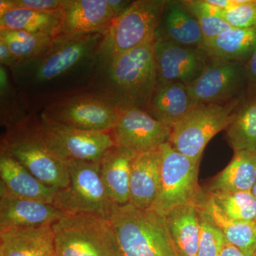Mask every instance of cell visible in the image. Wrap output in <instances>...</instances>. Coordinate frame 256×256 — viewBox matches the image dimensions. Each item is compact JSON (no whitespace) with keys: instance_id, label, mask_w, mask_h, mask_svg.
<instances>
[{"instance_id":"6da1fadb","label":"cell","mask_w":256,"mask_h":256,"mask_svg":"<svg viewBox=\"0 0 256 256\" xmlns=\"http://www.w3.org/2000/svg\"><path fill=\"white\" fill-rule=\"evenodd\" d=\"M153 44L98 63L102 78L98 90L121 110H148L158 85Z\"/></svg>"},{"instance_id":"7a4b0ae2","label":"cell","mask_w":256,"mask_h":256,"mask_svg":"<svg viewBox=\"0 0 256 256\" xmlns=\"http://www.w3.org/2000/svg\"><path fill=\"white\" fill-rule=\"evenodd\" d=\"M108 220L122 256H180L164 217L154 210L114 205Z\"/></svg>"},{"instance_id":"3957f363","label":"cell","mask_w":256,"mask_h":256,"mask_svg":"<svg viewBox=\"0 0 256 256\" xmlns=\"http://www.w3.org/2000/svg\"><path fill=\"white\" fill-rule=\"evenodd\" d=\"M0 154L16 160L48 186L60 190L70 183L66 162L50 151L35 120L24 118L6 126L1 138Z\"/></svg>"},{"instance_id":"277c9868","label":"cell","mask_w":256,"mask_h":256,"mask_svg":"<svg viewBox=\"0 0 256 256\" xmlns=\"http://www.w3.org/2000/svg\"><path fill=\"white\" fill-rule=\"evenodd\" d=\"M104 34H60L50 50L40 56L21 60L11 68L20 82H45L60 78L92 58L97 60Z\"/></svg>"},{"instance_id":"5b68a950","label":"cell","mask_w":256,"mask_h":256,"mask_svg":"<svg viewBox=\"0 0 256 256\" xmlns=\"http://www.w3.org/2000/svg\"><path fill=\"white\" fill-rule=\"evenodd\" d=\"M56 256H122L110 222L92 214H65L52 225Z\"/></svg>"},{"instance_id":"8992f818","label":"cell","mask_w":256,"mask_h":256,"mask_svg":"<svg viewBox=\"0 0 256 256\" xmlns=\"http://www.w3.org/2000/svg\"><path fill=\"white\" fill-rule=\"evenodd\" d=\"M165 0L132 1L114 18L101 42L98 63L138 47L153 44L164 12Z\"/></svg>"},{"instance_id":"52a82bcc","label":"cell","mask_w":256,"mask_h":256,"mask_svg":"<svg viewBox=\"0 0 256 256\" xmlns=\"http://www.w3.org/2000/svg\"><path fill=\"white\" fill-rule=\"evenodd\" d=\"M246 97L227 104H196L172 128L169 142L182 154L201 162L207 144L228 127Z\"/></svg>"},{"instance_id":"ba28073f","label":"cell","mask_w":256,"mask_h":256,"mask_svg":"<svg viewBox=\"0 0 256 256\" xmlns=\"http://www.w3.org/2000/svg\"><path fill=\"white\" fill-rule=\"evenodd\" d=\"M161 182L159 194L151 210L161 216L183 205L200 206L205 192L198 182L200 162L175 150L169 142L160 146Z\"/></svg>"},{"instance_id":"9c48e42d","label":"cell","mask_w":256,"mask_h":256,"mask_svg":"<svg viewBox=\"0 0 256 256\" xmlns=\"http://www.w3.org/2000/svg\"><path fill=\"white\" fill-rule=\"evenodd\" d=\"M65 162L70 183L58 190L54 206L65 214H92L108 220L114 204L101 180L99 162Z\"/></svg>"},{"instance_id":"30bf717a","label":"cell","mask_w":256,"mask_h":256,"mask_svg":"<svg viewBox=\"0 0 256 256\" xmlns=\"http://www.w3.org/2000/svg\"><path fill=\"white\" fill-rule=\"evenodd\" d=\"M122 110L98 90L82 92L52 101L44 112L66 126L96 132H110Z\"/></svg>"},{"instance_id":"8fae6325","label":"cell","mask_w":256,"mask_h":256,"mask_svg":"<svg viewBox=\"0 0 256 256\" xmlns=\"http://www.w3.org/2000/svg\"><path fill=\"white\" fill-rule=\"evenodd\" d=\"M50 151L65 162L68 160L100 162L116 146L112 132L84 130L56 122L45 112L35 120Z\"/></svg>"},{"instance_id":"7c38bea8","label":"cell","mask_w":256,"mask_h":256,"mask_svg":"<svg viewBox=\"0 0 256 256\" xmlns=\"http://www.w3.org/2000/svg\"><path fill=\"white\" fill-rule=\"evenodd\" d=\"M188 88L196 104H227L246 97V64L210 57L206 68Z\"/></svg>"},{"instance_id":"4fadbf2b","label":"cell","mask_w":256,"mask_h":256,"mask_svg":"<svg viewBox=\"0 0 256 256\" xmlns=\"http://www.w3.org/2000/svg\"><path fill=\"white\" fill-rule=\"evenodd\" d=\"M158 84L190 85L206 68L210 56L204 48L182 46L161 40L153 44Z\"/></svg>"},{"instance_id":"5bb4252c","label":"cell","mask_w":256,"mask_h":256,"mask_svg":"<svg viewBox=\"0 0 256 256\" xmlns=\"http://www.w3.org/2000/svg\"><path fill=\"white\" fill-rule=\"evenodd\" d=\"M172 128L140 109L122 110L111 131L114 144L139 154L156 150L168 142Z\"/></svg>"},{"instance_id":"9a60e30c","label":"cell","mask_w":256,"mask_h":256,"mask_svg":"<svg viewBox=\"0 0 256 256\" xmlns=\"http://www.w3.org/2000/svg\"><path fill=\"white\" fill-rule=\"evenodd\" d=\"M64 214L53 204L15 196L0 183V232L52 225Z\"/></svg>"},{"instance_id":"2e32d148","label":"cell","mask_w":256,"mask_h":256,"mask_svg":"<svg viewBox=\"0 0 256 256\" xmlns=\"http://www.w3.org/2000/svg\"><path fill=\"white\" fill-rule=\"evenodd\" d=\"M58 18L60 34L104 35L114 18L107 0H64Z\"/></svg>"},{"instance_id":"e0dca14e","label":"cell","mask_w":256,"mask_h":256,"mask_svg":"<svg viewBox=\"0 0 256 256\" xmlns=\"http://www.w3.org/2000/svg\"><path fill=\"white\" fill-rule=\"evenodd\" d=\"M156 40L204 50L206 47V40L196 18L182 1L166 2Z\"/></svg>"},{"instance_id":"ac0fdd59","label":"cell","mask_w":256,"mask_h":256,"mask_svg":"<svg viewBox=\"0 0 256 256\" xmlns=\"http://www.w3.org/2000/svg\"><path fill=\"white\" fill-rule=\"evenodd\" d=\"M160 182V148L137 154L131 165L130 204L141 210H151L159 194Z\"/></svg>"},{"instance_id":"d6986e66","label":"cell","mask_w":256,"mask_h":256,"mask_svg":"<svg viewBox=\"0 0 256 256\" xmlns=\"http://www.w3.org/2000/svg\"><path fill=\"white\" fill-rule=\"evenodd\" d=\"M0 252L4 256H56L52 225L2 230Z\"/></svg>"},{"instance_id":"ffe728a7","label":"cell","mask_w":256,"mask_h":256,"mask_svg":"<svg viewBox=\"0 0 256 256\" xmlns=\"http://www.w3.org/2000/svg\"><path fill=\"white\" fill-rule=\"evenodd\" d=\"M0 183L6 191L20 198L53 204L58 188L38 180L11 156L0 154Z\"/></svg>"},{"instance_id":"44dd1931","label":"cell","mask_w":256,"mask_h":256,"mask_svg":"<svg viewBox=\"0 0 256 256\" xmlns=\"http://www.w3.org/2000/svg\"><path fill=\"white\" fill-rule=\"evenodd\" d=\"M137 154L114 146L106 152L100 162L101 180L112 204L130 203L131 165Z\"/></svg>"},{"instance_id":"7402d4cb","label":"cell","mask_w":256,"mask_h":256,"mask_svg":"<svg viewBox=\"0 0 256 256\" xmlns=\"http://www.w3.org/2000/svg\"><path fill=\"white\" fill-rule=\"evenodd\" d=\"M195 105L188 85L180 82L158 84L146 112L172 128Z\"/></svg>"},{"instance_id":"603a6c76","label":"cell","mask_w":256,"mask_h":256,"mask_svg":"<svg viewBox=\"0 0 256 256\" xmlns=\"http://www.w3.org/2000/svg\"><path fill=\"white\" fill-rule=\"evenodd\" d=\"M164 218L178 255L197 256L200 236L198 206L188 204L175 207Z\"/></svg>"},{"instance_id":"cb8c5ba5","label":"cell","mask_w":256,"mask_h":256,"mask_svg":"<svg viewBox=\"0 0 256 256\" xmlns=\"http://www.w3.org/2000/svg\"><path fill=\"white\" fill-rule=\"evenodd\" d=\"M210 215L216 225L223 232L227 242L236 247L246 256L256 252V222H242L227 216L205 192L200 206Z\"/></svg>"},{"instance_id":"d4e9b609","label":"cell","mask_w":256,"mask_h":256,"mask_svg":"<svg viewBox=\"0 0 256 256\" xmlns=\"http://www.w3.org/2000/svg\"><path fill=\"white\" fill-rule=\"evenodd\" d=\"M256 182V152H236L229 164L212 180L207 191H252Z\"/></svg>"},{"instance_id":"484cf974","label":"cell","mask_w":256,"mask_h":256,"mask_svg":"<svg viewBox=\"0 0 256 256\" xmlns=\"http://www.w3.org/2000/svg\"><path fill=\"white\" fill-rule=\"evenodd\" d=\"M256 48V28H233L206 42L210 57L246 64Z\"/></svg>"},{"instance_id":"4316f807","label":"cell","mask_w":256,"mask_h":256,"mask_svg":"<svg viewBox=\"0 0 256 256\" xmlns=\"http://www.w3.org/2000/svg\"><path fill=\"white\" fill-rule=\"evenodd\" d=\"M21 30L55 37L60 34L58 14L26 9L0 12V30Z\"/></svg>"},{"instance_id":"83f0119b","label":"cell","mask_w":256,"mask_h":256,"mask_svg":"<svg viewBox=\"0 0 256 256\" xmlns=\"http://www.w3.org/2000/svg\"><path fill=\"white\" fill-rule=\"evenodd\" d=\"M225 131L226 139L234 152H256V96L244 99Z\"/></svg>"},{"instance_id":"f1b7e54d","label":"cell","mask_w":256,"mask_h":256,"mask_svg":"<svg viewBox=\"0 0 256 256\" xmlns=\"http://www.w3.org/2000/svg\"><path fill=\"white\" fill-rule=\"evenodd\" d=\"M54 37L21 30H0L3 40L20 62L40 56L50 50Z\"/></svg>"},{"instance_id":"f546056e","label":"cell","mask_w":256,"mask_h":256,"mask_svg":"<svg viewBox=\"0 0 256 256\" xmlns=\"http://www.w3.org/2000/svg\"><path fill=\"white\" fill-rule=\"evenodd\" d=\"M206 192L229 218L242 222H256V200L252 191Z\"/></svg>"},{"instance_id":"4dcf8cb0","label":"cell","mask_w":256,"mask_h":256,"mask_svg":"<svg viewBox=\"0 0 256 256\" xmlns=\"http://www.w3.org/2000/svg\"><path fill=\"white\" fill-rule=\"evenodd\" d=\"M198 208L200 236L197 256H220L227 240L220 229L202 207Z\"/></svg>"},{"instance_id":"1f68e13d","label":"cell","mask_w":256,"mask_h":256,"mask_svg":"<svg viewBox=\"0 0 256 256\" xmlns=\"http://www.w3.org/2000/svg\"><path fill=\"white\" fill-rule=\"evenodd\" d=\"M182 2L196 18L206 42L213 40L224 32L232 28L223 18L212 16L202 10L196 0Z\"/></svg>"},{"instance_id":"d6a6232c","label":"cell","mask_w":256,"mask_h":256,"mask_svg":"<svg viewBox=\"0 0 256 256\" xmlns=\"http://www.w3.org/2000/svg\"><path fill=\"white\" fill-rule=\"evenodd\" d=\"M220 18L237 28H256V0H240V4L226 10Z\"/></svg>"},{"instance_id":"836d02e7","label":"cell","mask_w":256,"mask_h":256,"mask_svg":"<svg viewBox=\"0 0 256 256\" xmlns=\"http://www.w3.org/2000/svg\"><path fill=\"white\" fill-rule=\"evenodd\" d=\"M64 0H1L0 12L10 9H26L58 14Z\"/></svg>"},{"instance_id":"e575fe53","label":"cell","mask_w":256,"mask_h":256,"mask_svg":"<svg viewBox=\"0 0 256 256\" xmlns=\"http://www.w3.org/2000/svg\"><path fill=\"white\" fill-rule=\"evenodd\" d=\"M247 77L246 98L256 96V48L250 60L246 64Z\"/></svg>"},{"instance_id":"d590c367","label":"cell","mask_w":256,"mask_h":256,"mask_svg":"<svg viewBox=\"0 0 256 256\" xmlns=\"http://www.w3.org/2000/svg\"><path fill=\"white\" fill-rule=\"evenodd\" d=\"M18 62L20 60L13 55L6 43L3 40H0V63H1V66L10 67L11 68Z\"/></svg>"},{"instance_id":"8d00e7d4","label":"cell","mask_w":256,"mask_h":256,"mask_svg":"<svg viewBox=\"0 0 256 256\" xmlns=\"http://www.w3.org/2000/svg\"><path fill=\"white\" fill-rule=\"evenodd\" d=\"M114 18H117L120 14L127 9L132 1H124V0H107Z\"/></svg>"},{"instance_id":"74e56055","label":"cell","mask_w":256,"mask_h":256,"mask_svg":"<svg viewBox=\"0 0 256 256\" xmlns=\"http://www.w3.org/2000/svg\"><path fill=\"white\" fill-rule=\"evenodd\" d=\"M208 3L224 11L235 8L240 4V0H207Z\"/></svg>"},{"instance_id":"f35d334b","label":"cell","mask_w":256,"mask_h":256,"mask_svg":"<svg viewBox=\"0 0 256 256\" xmlns=\"http://www.w3.org/2000/svg\"><path fill=\"white\" fill-rule=\"evenodd\" d=\"M220 256H246L242 254L238 248L232 244L227 242L226 245L224 247L223 250L220 252Z\"/></svg>"},{"instance_id":"ab89813d","label":"cell","mask_w":256,"mask_h":256,"mask_svg":"<svg viewBox=\"0 0 256 256\" xmlns=\"http://www.w3.org/2000/svg\"><path fill=\"white\" fill-rule=\"evenodd\" d=\"M252 195H254V196L255 197L256 200V182L255 184H254V186H252Z\"/></svg>"},{"instance_id":"60d3db41","label":"cell","mask_w":256,"mask_h":256,"mask_svg":"<svg viewBox=\"0 0 256 256\" xmlns=\"http://www.w3.org/2000/svg\"><path fill=\"white\" fill-rule=\"evenodd\" d=\"M0 256H3L2 254H1V252H0Z\"/></svg>"},{"instance_id":"b9f144b4","label":"cell","mask_w":256,"mask_h":256,"mask_svg":"<svg viewBox=\"0 0 256 256\" xmlns=\"http://www.w3.org/2000/svg\"><path fill=\"white\" fill-rule=\"evenodd\" d=\"M254 256H256V254H255V255H254Z\"/></svg>"}]
</instances>
